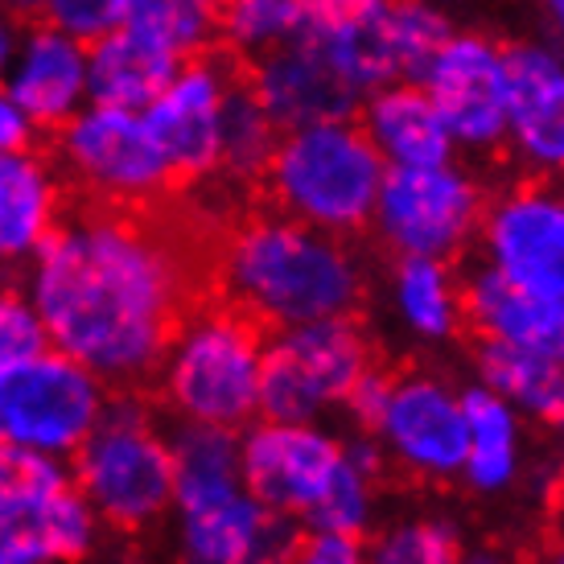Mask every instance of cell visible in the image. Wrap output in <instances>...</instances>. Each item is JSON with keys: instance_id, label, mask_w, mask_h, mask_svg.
I'll use <instances>...</instances> for the list:
<instances>
[{"instance_id": "obj_1", "label": "cell", "mask_w": 564, "mask_h": 564, "mask_svg": "<svg viewBox=\"0 0 564 564\" xmlns=\"http://www.w3.org/2000/svg\"><path fill=\"white\" fill-rule=\"evenodd\" d=\"M33 310L54 350L108 388H149L194 301V256L153 206L70 203L25 264Z\"/></svg>"}, {"instance_id": "obj_2", "label": "cell", "mask_w": 564, "mask_h": 564, "mask_svg": "<svg viewBox=\"0 0 564 564\" xmlns=\"http://www.w3.org/2000/svg\"><path fill=\"white\" fill-rule=\"evenodd\" d=\"M223 301L272 329L355 317L362 264L343 236L272 210L239 223L219 251Z\"/></svg>"}, {"instance_id": "obj_3", "label": "cell", "mask_w": 564, "mask_h": 564, "mask_svg": "<svg viewBox=\"0 0 564 564\" xmlns=\"http://www.w3.org/2000/svg\"><path fill=\"white\" fill-rule=\"evenodd\" d=\"M264 343V326L236 305H194L153 376L161 404L173 421L248 429L260 416Z\"/></svg>"}, {"instance_id": "obj_4", "label": "cell", "mask_w": 564, "mask_h": 564, "mask_svg": "<svg viewBox=\"0 0 564 564\" xmlns=\"http://www.w3.org/2000/svg\"><path fill=\"white\" fill-rule=\"evenodd\" d=\"M66 466L104 528L149 532L173 511L170 433L137 388H111L104 416Z\"/></svg>"}, {"instance_id": "obj_5", "label": "cell", "mask_w": 564, "mask_h": 564, "mask_svg": "<svg viewBox=\"0 0 564 564\" xmlns=\"http://www.w3.org/2000/svg\"><path fill=\"white\" fill-rule=\"evenodd\" d=\"M388 165L355 120L284 128L264 165L272 206L329 236H355L371 223Z\"/></svg>"}, {"instance_id": "obj_6", "label": "cell", "mask_w": 564, "mask_h": 564, "mask_svg": "<svg viewBox=\"0 0 564 564\" xmlns=\"http://www.w3.org/2000/svg\"><path fill=\"white\" fill-rule=\"evenodd\" d=\"M50 137H54L50 158L75 203L144 210L177 186L141 111L91 99Z\"/></svg>"}, {"instance_id": "obj_7", "label": "cell", "mask_w": 564, "mask_h": 564, "mask_svg": "<svg viewBox=\"0 0 564 564\" xmlns=\"http://www.w3.org/2000/svg\"><path fill=\"white\" fill-rule=\"evenodd\" d=\"M376 367L371 343L355 317H326L284 326L264 343L260 371V416L264 421H322L346 404L367 371Z\"/></svg>"}, {"instance_id": "obj_8", "label": "cell", "mask_w": 564, "mask_h": 564, "mask_svg": "<svg viewBox=\"0 0 564 564\" xmlns=\"http://www.w3.org/2000/svg\"><path fill=\"white\" fill-rule=\"evenodd\" d=\"M111 388L63 350H42L37 359L0 371V441L63 457L83 445L108 408Z\"/></svg>"}, {"instance_id": "obj_9", "label": "cell", "mask_w": 564, "mask_h": 564, "mask_svg": "<svg viewBox=\"0 0 564 564\" xmlns=\"http://www.w3.org/2000/svg\"><path fill=\"white\" fill-rule=\"evenodd\" d=\"M482 210L486 198L478 182L457 161H441L383 173L367 227H376L383 248H392L395 256L454 260L478 236Z\"/></svg>"}, {"instance_id": "obj_10", "label": "cell", "mask_w": 564, "mask_h": 564, "mask_svg": "<svg viewBox=\"0 0 564 564\" xmlns=\"http://www.w3.org/2000/svg\"><path fill=\"white\" fill-rule=\"evenodd\" d=\"M343 437L322 421H264L256 416L239 429V478L243 490L272 507L276 516L297 519L314 511L334 478L343 474Z\"/></svg>"}, {"instance_id": "obj_11", "label": "cell", "mask_w": 564, "mask_h": 564, "mask_svg": "<svg viewBox=\"0 0 564 564\" xmlns=\"http://www.w3.org/2000/svg\"><path fill=\"white\" fill-rule=\"evenodd\" d=\"M236 87V70L227 63L198 54L173 70V79L141 108L153 144L170 165L177 186L210 182L219 173L223 108Z\"/></svg>"}, {"instance_id": "obj_12", "label": "cell", "mask_w": 564, "mask_h": 564, "mask_svg": "<svg viewBox=\"0 0 564 564\" xmlns=\"http://www.w3.org/2000/svg\"><path fill=\"white\" fill-rule=\"evenodd\" d=\"M462 153H490L507 137V50L486 33H449L416 79Z\"/></svg>"}, {"instance_id": "obj_13", "label": "cell", "mask_w": 564, "mask_h": 564, "mask_svg": "<svg viewBox=\"0 0 564 564\" xmlns=\"http://www.w3.org/2000/svg\"><path fill=\"white\" fill-rule=\"evenodd\" d=\"M388 462L424 482H454L466 462V408L445 379L412 371L388 383L371 424Z\"/></svg>"}, {"instance_id": "obj_14", "label": "cell", "mask_w": 564, "mask_h": 564, "mask_svg": "<svg viewBox=\"0 0 564 564\" xmlns=\"http://www.w3.org/2000/svg\"><path fill=\"white\" fill-rule=\"evenodd\" d=\"M482 264L523 293H564V189L516 186L482 210Z\"/></svg>"}, {"instance_id": "obj_15", "label": "cell", "mask_w": 564, "mask_h": 564, "mask_svg": "<svg viewBox=\"0 0 564 564\" xmlns=\"http://www.w3.org/2000/svg\"><path fill=\"white\" fill-rule=\"evenodd\" d=\"M297 519L236 490L194 511H173V564H289L297 549Z\"/></svg>"}, {"instance_id": "obj_16", "label": "cell", "mask_w": 564, "mask_h": 564, "mask_svg": "<svg viewBox=\"0 0 564 564\" xmlns=\"http://www.w3.org/2000/svg\"><path fill=\"white\" fill-rule=\"evenodd\" d=\"M523 165L564 177V50L519 42L507 50V137Z\"/></svg>"}, {"instance_id": "obj_17", "label": "cell", "mask_w": 564, "mask_h": 564, "mask_svg": "<svg viewBox=\"0 0 564 564\" xmlns=\"http://www.w3.org/2000/svg\"><path fill=\"white\" fill-rule=\"evenodd\" d=\"M248 87L281 132L317 120H355L367 99L301 30L293 42L251 63Z\"/></svg>"}, {"instance_id": "obj_18", "label": "cell", "mask_w": 564, "mask_h": 564, "mask_svg": "<svg viewBox=\"0 0 564 564\" xmlns=\"http://www.w3.org/2000/svg\"><path fill=\"white\" fill-rule=\"evenodd\" d=\"M0 83L13 95V104L33 124V132H54L83 104H91L87 42L54 30L46 21H30L21 30L13 63L0 75Z\"/></svg>"}, {"instance_id": "obj_19", "label": "cell", "mask_w": 564, "mask_h": 564, "mask_svg": "<svg viewBox=\"0 0 564 564\" xmlns=\"http://www.w3.org/2000/svg\"><path fill=\"white\" fill-rule=\"evenodd\" d=\"M301 37H310L362 95L383 83H400L392 0H305Z\"/></svg>"}, {"instance_id": "obj_20", "label": "cell", "mask_w": 564, "mask_h": 564, "mask_svg": "<svg viewBox=\"0 0 564 564\" xmlns=\"http://www.w3.org/2000/svg\"><path fill=\"white\" fill-rule=\"evenodd\" d=\"M70 206L50 153L21 144L0 149V268H25Z\"/></svg>"}, {"instance_id": "obj_21", "label": "cell", "mask_w": 564, "mask_h": 564, "mask_svg": "<svg viewBox=\"0 0 564 564\" xmlns=\"http://www.w3.org/2000/svg\"><path fill=\"white\" fill-rule=\"evenodd\" d=\"M462 310L482 338L523 346L564 367V293H523L482 264L462 281Z\"/></svg>"}, {"instance_id": "obj_22", "label": "cell", "mask_w": 564, "mask_h": 564, "mask_svg": "<svg viewBox=\"0 0 564 564\" xmlns=\"http://www.w3.org/2000/svg\"><path fill=\"white\" fill-rule=\"evenodd\" d=\"M359 128L376 144L379 161L388 170H416V165H441L454 161V141L441 124L433 99L421 83L400 79L383 83L362 99Z\"/></svg>"}, {"instance_id": "obj_23", "label": "cell", "mask_w": 564, "mask_h": 564, "mask_svg": "<svg viewBox=\"0 0 564 564\" xmlns=\"http://www.w3.org/2000/svg\"><path fill=\"white\" fill-rule=\"evenodd\" d=\"M99 528L91 502L70 482L37 507L0 511V564H75L95 552Z\"/></svg>"}, {"instance_id": "obj_24", "label": "cell", "mask_w": 564, "mask_h": 564, "mask_svg": "<svg viewBox=\"0 0 564 564\" xmlns=\"http://www.w3.org/2000/svg\"><path fill=\"white\" fill-rule=\"evenodd\" d=\"M186 63L161 42L144 33L116 25L111 33L87 42V83L95 104L141 111L153 95L173 79V70Z\"/></svg>"}, {"instance_id": "obj_25", "label": "cell", "mask_w": 564, "mask_h": 564, "mask_svg": "<svg viewBox=\"0 0 564 564\" xmlns=\"http://www.w3.org/2000/svg\"><path fill=\"white\" fill-rule=\"evenodd\" d=\"M466 408V462L462 478L474 495H507L523 478V416L490 388L462 392Z\"/></svg>"}, {"instance_id": "obj_26", "label": "cell", "mask_w": 564, "mask_h": 564, "mask_svg": "<svg viewBox=\"0 0 564 564\" xmlns=\"http://www.w3.org/2000/svg\"><path fill=\"white\" fill-rule=\"evenodd\" d=\"M173 511H194L243 490L239 478V429L198 421H173ZM170 511V516H173Z\"/></svg>"}, {"instance_id": "obj_27", "label": "cell", "mask_w": 564, "mask_h": 564, "mask_svg": "<svg viewBox=\"0 0 564 564\" xmlns=\"http://www.w3.org/2000/svg\"><path fill=\"white\" fill-rule=\"evenodd\" d=\"M392 314L395 322L421 338V343H445L454 338L466 310H462V281L454 276L449 260L429 256H400L392 268Z\"/></svg>"}, {"instance_id": "obj_28", "label": "cell", "mask_w": 564, "mask_h": 564, "mask_svg": "<svg viewBox=\"0 0 564 564\" xmlns=\"http://www.w3.org/2000/svg\"><path fill=\"white\" fill-rule=\"evenodd\" d=\"M478 383L507 400L519 416L552 424L564 412V367L544 359L523 346H507L495 338H482L474 350Z\"/></svg>"}, {"instance_id": "obj_29", "label": "cell", "mask_w": 564, "mask_h": 564, "mask_svg": "<svg viewBox=\"0 0 564 564\" xmlns=\"http://www.w3.org/2000/svg\"><path fill=\"white\" fill-rule=\"evenodd\" d=\"M223 0H128L124 25L173 50L177 58L210 54L219 42Z\"/></svg>"}, {"instance_id": "obj_30", "label": "cell", "mask_w": 564, "mask_h": 564, "mask_svg": "<svg viewBox=\"0 0 564 564\" xmlns=\"http://www.w3.org/2000/svg\"><path fill=\"white\" fill-rule=\"evenodd\" d=\"M281 128L272 124V116L260 108V99L251 95L248 83L231 87L227 108H223V141H219V173L223 182H256L264 177V165L276 149Z\"/></svg>"}, {"instance_id": "obj_31", "label": "cell", "mask_w": 564, "mask_h": 564, "mask_svg": "<svg viewBox=\"0 0 564 564\" xmlns=\"http://www.w3.org/2000/svg\"><path fill=\"white\" fill-rule=\"evenodd\" d=\"M305 21V0H223L219 42L239 58H264L293 42Z\"/></svg>"}, {"instance_id": "obj_32", "label": "cell", "mask_w": 564, "mask_h": 564, "mask_svg": "<svg viewBox=\"0 0 564 564\" xmlns=\"http://www.w3.org/2000/svg\"><path fill=\"white\" fill-rule=\"evenodd\" d=\"M466 540L441 516H412L388 523L367 544V564H457Z\"/></svg>"}, {"instance_id": "obj_33", "label": "cell", "mask_w": 564, "mask_h": 564, "mask_svg": "<svg viewBox=\"0 0 564 564\" xmlns=\"http://www.w3.org/2000/svg\"><path fill=\"white\" fill-rule=\"evenodd\" d=\"M70 486V466L63 457H46L0 441V511H21L54 499Z\"/></svg>"}, {"instance_id": "obj_34", "label": "cell", "mask_w": 564, "mask_h": 564, "mask_svg": "<svg viewBox=\"0 0 564 564\" xmlns=\"http://www.w3.org/2000/svg\"><path fill=\"white\" fill-rule=\"evenodd\" d=\"M376 511H379L376 478H367V474H359L350 462H346L343 474L334 478V486L322 495V502L305 516L301 528H310V532L367 535L371 528H376Z\"/></svg>"}, {"instance_id": "obj_35", "label": "cell", "mask_w": 564, "mask_h": 564, "mask_svg": "<svg viewBox=\"0 0 564 564\" xmlns=\"http://www.w3.org/2000/svg\"><path fill=\"white\" fill-rule=\"evenodd\" d=\"M42 350H50V338L30 293L13 281H0V371L37 359Z\"/></svg>"}, {"instance_id": "obj_36", "label": "cell", "mask_w": 564, "mask_h": 564, "mask_svg": "<svg viewBox=\"0 0 564 564\" xmlns=\"http://www.w3.org/2000/svg\"><path fill=\"white\" fill-rule=\"evenodd\" d=\"M33 13H37V21L70 33L79 42H95L116 25H124L128 0H37Z\"/></svg>"}, {"instance_id": "obj_37", "label": "cell", "mask_w": 564, "mask_h": 564, "mask_svg": "<svg viewBox=\"0 0 564 564\" xmlns=\"http://www.w3.org/2000/svg\"><path fill=\"white\" fill-rule=\"evenodd\" d=\"M289 564H367V544H362V535L310 532L297 540Z\"/></svg>"}, {"instance_id": "obj_38", "label": "cell", "mask_w": 564, "mask_h": 564, "mask_svg": "<svg viewBox=\"0 0 564 564\" xmlns=\"http://www.w3.org/2000/svg\"><path fill=\"white\" fill-rule=\"evenodd\" d=\"M388 383H392V376H383L379 367H371L367 376L355 383V392L346 395V412L359 421V429H371L379 416V408H383V400H388Z\"/></svg>"}, {"instance_id": "obj_39", "label": "cell", "mask_w": 564, "mask_h": 564, "mask_svg": "<svg viewBox=\"0 0 564 564\" xmlns=\"http://www.w3.org/2000/svg\"><path fill=\"white\" fill-rule=\"evenodd\" d=\"M343 454H346V462H350L355 470L367 474V478H376V482H379V474L388 470V454H383V445L376 441V433H371V429H359L355 437H346Z\"/></svg>"}, {"instance_id": "obj_40", "label": "cell", "mask_w": 564, "mask_h": 564, "mask_svg": "<svg viewBox=\"0 0 564 564\" xmlns=\"http://www.w3.org/2000/svg\"><path fill=\"white\" fill-rule=\"evenodd\" d=\"M33 124L21 116V108L13 104V95L4 91L0 83V149H21V144H33Z\"/></svg>"}, {"instance_id": "obj_41", "label": "cell", "mask_w": 564, "mask_h": 564, "mask_svg": "<svg viewBox=\"0 0 564 564\" xmlns=\"http://www.w3.org/2000/svg\"><path fill=\"white\" fill-rule=\"evenodd\" d=\"M21 30H25L21 13H13V9H4V4H0V75H4V70H9V63H13L17 42H21Z\"/></svg>"}, {"instance_id": "obj_42", "label": "cell", "mask_w": 564, "mask_h": 564, "mask_svg": "<svg viewBox=\"0 0 564 564\" xmlns=\"http://www.w3.org/2000/svg\"><path fill=\"white\" fill-rule=\"evenodd\" d=\"M540 4V13H544V21H549L552 37H556V46L564 50V0H535Z\"/></svg>"}, {"instance_id": "obj_43", "label": "cell", "mask_w": 564, "mask_h": 564, "mask_svg": "<svg viewBox=\"0 0 564 564\" xmlns=\"http://www.w3.org/2000/svg\"><path fill=\"white\" fill-rule=\"evenodd\" d=\"M0 4H4V9H13V13H33V4H37V0H0Z\"/></svg>"}, {"instance_id": "obj_44", "label": "cell", "mask_w": 564, "mask_h": 564, "mask_svg": "<svg viewBox=\"0 0 564 564\" xmlns=\"http://www.w3.org/2000/svg\"><path fill=\"white\" fill-rule=\"evenodd\" d=\"M544 564H564V535H561V540H556V544H552V549H549V556H544Z\"/></svg>"}, {"instance_id": "obj_45", "label": "cell", "mask_w": 564, "mask_h": 564, "mask_svg": "<svg viewBox=\"0 0 564 564\" xmlns=\"http://www.w3.org/2000/svg\"><path fill=\"white\" fill-rule=\"evenodd\" d=\"M552 429H556V445H561V454H564V412L552 421Z\"/></svg>"}, {"instance_id": "obj_46", "label": "cell", "mask_w": 564, "mask_h": 564, "mask_svg": "<svg viewBox=\"0 0 564 564\" xmlns=\"http://www.w3.org/2000/svg\"><path fill=\"white\" fill-rule=\"evenodd\" d=\"M433 4H437V9H445V13H449V9H457V4H466V0H433Z\"/></svg>"}, {"instance_id": "obj_47", "label": "cell", "mask_w": 564, "mask_h": 564, "mask_svg": "<svg viewBox=\"0 0 564 564\" xmlns=\"http://www.w3.org/2000/svg\"><path fill=\"white\" fill-rule=\"evenodd\" d=\"M561 523H564V490H561Z\"/></svg>"}]
</instances>
